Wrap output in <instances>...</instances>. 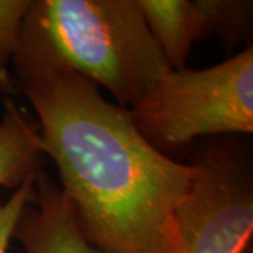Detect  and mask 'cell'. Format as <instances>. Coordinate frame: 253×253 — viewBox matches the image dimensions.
I'll return each mask as SVG.
<instances>
[{
	"label": "cell",
	"mask_w": 253,
	"mask_h": 253,
	"mask_svg": "<svg viewBox=\"0 0 253 253\" xmlns=\"http://www.w3.org/2000/svg\"><path fill=\"white\" fill-rule=\"evenodd\" d=\"M82 234L100 253H174V212L193 168L136 129L129 110L73 73L16 76Z\"/></svg>",
	"instance_id": "obj_1"
},
{
	"label": "cell",
	"mask_w": 253,
	"mask_h": 253,
	"mask_svg": "<svg viewBox=\"0 0 253 253\" xmlns=\"http://www.w3.org/2000/svg\"><path fill=\"white\" fill-rule=\"evenodd\" d=\"M11 65L82 76L126 109L170 69L138 0H31Z\"/></svg>",
	"instance_id": "obj_2"
},
{
	"label": "cell",
	"mask_w": 253,
	"mask_h": 253,
	"mask_svg": "<svg viewBox=\"0 0 253 253\" xmlns=\"http://www.w3.org/2000/svg\"><path fill=\"white\" fill-rule=\"evenodd\" d=\"M128 110L141 135L169 158L200 138L251 135L252 45L206 69L166 71Z\"/></svg>",
	"instance_id": "obj_3"
},
{
	"label": "cell",
	"mask_w": 253,
	"mask_h": 253,
	"mask_svg": "<svg viewBox=\"0 0 253 253\" xmlns=\"http://www.w3.org/2000/svg\"><path fill=\"white\" fill-rule=\"evenodd\" d=\"M189 163L190 189L174 212V253H244L252 246L251 149L235 136H218Z\"/></svg>",
	"instance_id": "obj_4"
},
{
	"label": "cell",
	"mask_w": 253,
	"mask_h": 253,
	"mask_svg": "<svg viewBox=\"0 0 253 253\" xmlns=\"http://www.w3.org/2000/svg\"><path fill=\"white\" fill-rule=\"evenodd\" d=\"M13 239L23 253H100L82 234L72 206L52 177L38 174L34 196L18 218Z\"/></svg>",
	"instance_id": "obj_5"
},
{
	"label": "cell",
	"mask_w": 253,
	"mask_h": 253,
	"mask_svg": "<svg viewBox=\"0 0 253 253\" xmlns=\"http://www.w3.org/2000/svg\"><path fill=\"white\" fill-rule=\"evenodd\" d=\"M45 152L34 116L11 97L0 120V187L17 190L42 172Z\"/></svg>",
	"instance_id": "obj_6"
},
{
	"label": "cell",
	"mask_w": 253,
	"mask_h": 253,
	"mask_svg": "<svg viewBox=\"0 0 253 253\" xmlns=\"http://www.w3.org/2000/svg\"><path fill=\"white\" fill-rule=\"evenodd\" d=\"M138 4L169 68L184 69L194 44L204 40L199 0H138Z\"/></svg>",
	"instance_id": "obj_7"
},
{
	"label": "cell",
	"mask_w": 253,
	"mask_h": 253,
	"mask_svg": "<svg viewBox=\"0 0 253 253\" xmlns=\"http://www.w3.org/2000/svg\"><path fill=\"white\" fill-rule=\"evenodd\" d=\"M204 40L215 36L232 48L252 36L253 3L251 0H199Z\"/></svg>",
	"instance_id": "obj_8"
},
{
	"label": "cell",
	"mask_w": 253,
	"mask_h": 253,
	"mask_svg": "<svg viewBox=\"0 0 253 253\" xmlns=\"http://www.w3.org/2000/svg\"><path fill=\"white\" fill-rule=\"evenodd\" d=\"M31 0H0V69L9 71Z\"/></svg>",
	"instance_id": "obj_9"
},
{
	"label": "cell",
	"mask_w": 253,
	"mask_h": 253,
	"mask_svg": "<svg viewBox=\"0 0 253 253\" xmlns=\"http://www.w3.org/2000/svg\"><path fill=\"white\" fill-rule=\"evenodd\" d=\"M36 180H30L11 193L7 201L0 204V253H7L14 229L24 207L34 196Z\"/></svg>",
	"instance_id": "obj_10"
},
{
	"label": "cell",
	"mask_w": 253,
	"mask_h": 253,
	"mask_svg": "<svg viewBox=\"0 0 253 253\" xmlns=\"http://www.w3.org/2000/svg\"><path fill=\"white\" fill-rule=\"evenodd\" d=\"M17 82L14 81V78L10 76L9 71L0 69V96H4V99L11 97L18 93Z\"/></svg>",
	"instance_id": "obj_11"
},
{
	"label": "cell",
	"mask_w": 253,
	"mask_h": 253,
	"mask_svg": "<svg viewBox=\"0 0 253 253\" xmlns=\"http://www.w3.org/2000/svg\"><path fill=\"white\" fill-rule=\"evenodd\" d=\"M244 253H253V251H252V246H249V248H248V249H246V251H245Z\"/></svg>",
	"instance_id": "obj_12"
}]
</instances>
